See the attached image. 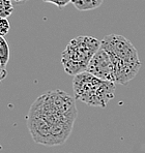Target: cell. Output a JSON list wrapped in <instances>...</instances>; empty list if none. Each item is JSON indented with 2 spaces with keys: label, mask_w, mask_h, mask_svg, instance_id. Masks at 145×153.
Here are the masks:
<instances>
[{
  "label": "cell",
  "mask_w": 145,
  "mask_h": 153,
  "mask_svg": "<svg viewBox=\"0 0 145 153\" xmlns=\"http://www.w3.org/2000/svg\"><path fill=\"white\" fill-rule=\"evenodd\" d=\"M10 29V24L7 19H0V36H5Z\"/></svg>",
  "instance_id": "obj_9"
},
{
  "label": "cell",
  "mask_w": 145,
  "mask_h": 153,
  "mask_svg": "<svg viewBox=\"0 0 145 153\" xmlns=\"http://www.w3.org/2000/svg\"><path fill=\"white\" fill-rule=\"evenodd\" d=\"M10 60V46L3 36H0V62L4 67Z\"/></svg>",
  "instance_id": "obj_7"
},
{
  "label": "cell",
  "mask_w": 145,
  "mask_h": 153,
  "mask_svg": "<svg viewBox=\"0 0 145 153\" xmlns=\"http://www.w3.org/2000/svg\"><path fill=\"white\" fill-rule=\"evenodd\" d=\"M13 12V6L10 0H0V19H7Z\"/></svg>",
  "instance_id": "obj_8"
},
{
  "label": "cell",
  "mask_w": 145,
  "mask_h": 153,
  "mask_svg": "<svg viewBox=\"0 0 145 153\" xmlns=\"http://www.w3.org/2000/svg\"><path fill=\"white\" fill-rule=\"evenodd\" d=\"M101 47L112 60L115 84L126 85L137 76L141 61L136 48L128 38L118 34L106 35L101 40Z\"/></svg>",
  "instance_id": "obj_2"
},
{
  "label": "cell",
  "mask_w": 145,
  "mask_h": 153,
  "mask_svg": "<svg viewBox=\"0 0 145 153\" xmlns=\"http://www.w3.org/2000/svg\"><path fill=\"white\" fill-rule=\"evenodd\" d=\"M12 2H16V3H22V2H25L27 0H10Z\"/></svg>",
  "instance_id": "obj_12"
},
{
  "label": "cell",
  "mask_w": 145,
  "mask_h": 153,
  "mask_svg": "<svg viewBox=\"0 0 145 153\" xmlns=\"http://www.w3.org/2000/svg\"><path fill=\"white\" fill-rule=\"evenodd\" d=\"M101 48V42L89 35L72 38L61 54V63L70 76H77L86 71L90 60Z\"/></svg>",
  "instance_id": "obj_4"
},
{
  "label": "cell",
  "mask_w": 145,
  "mask_h": 153,
  "mask_svg": "<svg viewBox=\"0 0 145 153\" xmlns=\"http://www.w3.org/2000/svg\"><path fill=\"white\" fill-rule=\"evenodd\" d=\"M75 98L59 89L40 95L31 105L26 123L36 144L53 147L64 144L77 118Z\"/></svg>",
  "instance_id": "obj_1"
},
{
  "label": "cell",
  "mask_w": 145,
  "mask_h": 153,
  "mask_svg": "<svg viewBox=\"0 0 145 153\" xmlns=\"http://www.w3.org/2000/svg\"><path fill=\"white\" fill-rule=\"evenodd\" d=\"M86 71L101 80L115 83L114 67H113L112 60H111L109 54L102 47L90 60Z\"/></svg>",
  "instance_id": "obj_5"
},
{
  "label": "cell",
  "mask_w": 145,
  "mask_h": 153,
  "mask_svg": "<svg viewBox=\"0 0 145 153\" xmlns=\"http://www.w3.org/2000/svg\"><path fill=\"white\" fill-rule=\"evenodd\" d=\"M6 76H7V71H6L5 67H4L3 65L1 64V62H0V83L6 78Z\"/></svg>",
  "instance_id": "obj_11"
},
{
  "label": "cell",
  "mask_w": 145,
  "mask_h": 153,
  "mask_svg": "<svg viewBox=\"0 0 145 153\" xmlns=\"http://www.w3.org/2000/svg\"><path fill=\"white\" fill-rule=\"evenodd\" d=\"M44 1L51 2V3H54V4H56V5H58V6H60V7H62V6L67 5V4L69 3L70 1H72V0H44Z\"/></svg>",
  "instance_id": "obj_10"
},
{
  "label": "cell",
  "mask_w": 145,
  "mask_h": 153,
  "mask_svg": "<svg viewBox=\"0 0 145 153\" xmlns=\"http://www.w3.org/2000/svg\"><path fill=\"white\" fill-rule=\"evenodd\" d=\"M116 84L110 81L101 80L91 74L84 71L72 79L75 100L90 107H107L115 96Z\"/></svg>",
  "instance_id": "obj_3"
},
{
  "label": "cell",
  "mask_w": 145,
  "mask_h": 153,
  "mask_svg": "<svg viewBox=\"0 0 145 153\" xmlns=\"http://www.w3.org/2000/svg\"><path fill=\"white\" fill-rule=\"evenodd\" d=\"M72 2L79 10H89L99 7L103 0H72Z\"/></svg>",
  "instance_id": "obj_6"
}]
</instances>
